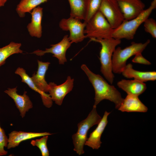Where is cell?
<instances>
[{
	"instance_id": "4fadbf2b",
	"label": "cell",
	"mask_w": 156,
	"mask_h": 156,
	"mask_svg": "<svg viewBox=\"0 0 156 156\" xmlns=\"http://www.w3.org/2000/svg\"><path fill=\"white\" fill-rule=\"evenodd\" d=\"M17 87L12 88H8L4 92L14 100L20 113V116L23 118L26 112L33 108V104L27 94V91H25L23 95H20L17 92Z\"/></svg>"
},
{
	"instance_id": "5bb4252c",
	"label": "cell",
	"mask_w": 156,
	"mask_h": 156,
	"mask_svg": "<svg viewBox=\"0 0 156 156\" xmlns=\"http://www.w3.org/2000/svg\"><path fill=\"white\" fill-rule=\"evenodd\" d=\"M110 113V112L106 111L105 112L97 126L90 134L84 145L88 146L93 149H98L100 148L102 143L101 141V136L108 123L107 118Z\"/></svg>"
},
{
	"instance_id": "9a60e30c",
	"label": "cell",
	"mask_w": 156,
	"mask_h": 156,
	"mask_svg": "<svg viewBox=\"0 0 156 156\" xmlns=\"http://www.w3.org/2000/svg\"><path fill=\"white\" fill-rule=\"evenodd\" d=\"M53 134L47 132H33L14 131L8 134V149L18 146L22 142L34 138Z\"/></svg>"
},
{
	"instance_id": "7402d4cb",
	"label": "cell",
	"mask_w": 156,
	"mask_h": 156,
	"mask_svg": "<svg viewBox=\"0 0 156 156\" xmlns=\"http://www.w3.org/2000/svg\"><path fill=\"white\" fill-rule=\"evenodd\" d=\"M21 46V43L12 42L0 48V67L5 63L6 60L10 56L23 53L20 49Z\"/></svg>"
},
{
	"instance_id": "8fae6325",
	"label": "cell",
	"mask_w": 156,
	"mask_h": 156,
	"mask_svg": "<svg viewBox=\"0 0 156 156\" xmlns=\"http://www.w3.org/2000/svg\"><path fill=\"white\" fill-rule=\"evenodd\" d=\"M74 79L68 76L63 83L57 85L54 82L49 83L48 92L53 101L61 105L65 96L73 89Z\"/></svg>"
},
{
	"instance_id": "52a82bcc",
	"label": "cell",
	"mask_w": 156,
	"mask_h": 156,
	"mask_svg": "<svg viewBox=\"0 0 156 156\" xmlns=\"http://www.w3.org/2000/svg\"><path fill=\"white\" fill-rule=\"evenodd\" d=\"M38 68L36 73H34L31 77V79L37 88L41 92V96L43 105L47 108H50L52 105L53 101L48 92L49 84L45 79L46 73L50 63L44 62L37 60Z\"/></svg>"
},
{
	"instance_id": "7a4b0ae2",
	"label": "cell",
	"mask_w": 156,
	"mask_h": 156,
	"mask_svg": "<svg viewBox=\"0 0 156 156\" xmlns=\"http://www.w3.org/2000/svg\"><path fill=\"white\" fill-rule=\"evenodd\" d=\"M90 39L92 41L99 42L101 45L99 54L101 71L107 80L112 84L114 77L112 70V55L116 47L120 44L121 40L112 37Z\"/></svg>"
},
{
	"instance_id": "d6986e66",
	"label": "cell",
	"mask_w": 156,
	"mask_h": 156,
	"mask_svg": "<svg viewBox=\"0 0 156 156\" xmlns=\"http://www.w3.org/2000/svg\"><path fill=\"white\" fill-rule=\"evenodd\" d=\"M121 73L125 77L133 78L143 82L154 81L156 79V72L155 71L143 72L134 69L131 63L127 64Z\"/></svg>"
},
{
	"instance_id": "603a6c76",
	"label": "cell",
	"mask_w": 156,
	"mask_h": 156,
	"mask_svg": "<svg viewBox=\"0 0 156 156\" xmlns=\"http://www.w3.org/2000/svg\"><path fill=\"white\" fill-rule=\"evenodd\" d=\"M103 0H87L86 16L84 22L87 23L99 10Z\"/></svg>"
},
{
	"instance_id": "3957f363",
	"label": "cell",
	"mask_w": 156,
	"mask_h": 156,
	"mask_svg": "<svg viewBox=\"0 0 156 156\" xmlns=\"http://www.w3.org/2000/svg\"><path fill=\"white\" fill-rule=\"evenodd\" d=\"M156 8V0H153L149 7L138 16L131 20H124L118 27L114 29L112 37L120 40L133 39L138 28Z\"/></svg>"
},
{
	"instance_id": "44dd1931",
	"label": "cell",
	"mask_w": 156,
	"mask_h": 156,
	"mask_svg": "<svg viewBox=\"0 0 156 156\" xmlns=\"http://www.w3.org/2000/svg\"><path fill=\"white\" fill-rule=\"evenodd\" d=\"M48 0H21L17 5L16 11L20 17H24L27 12L31 13L35 8Z\"/></svg>"
},
{
	"instance_id": "83f0119b",
	"label": "cell",
	"mask_w": 156,
	"mask_h": 156,
	"mask_svg": "<svg viewBox=\"0 0 156 156\" xmlns=\"http://www.w3.org/2000/svg\"><path fill=\"white\" fill-rule=\"evenodd\" d=\"M8 0H0V7L4 6Z\"/></svg>"
},
{
	"instance_id": "277c9868",
	"label": "cell",
	"mask_w": 156,
	"mask_h": 156,
	"mask_svg": "<svg viewBox=\"0 0 156 156\" xmlns=\"http://www.w3.org/2000/svg\"><path fill=\"white\" fill-rule=\"evenodd\" d=\"M102 118L97 113L96 107L93 108L87 117L77 124V132L72 136L74 146V151L79 155L83 154L84 151L83 146L88 138V133L93 126L98 125Z\"/></svg>"
},
{
	"instance_id": "484cf974",
	"label": "cell",
	"mask_w": 156,
	"mask_h": 156,
	"mask_svg": "<svg viewBox=\"0 0 156 156\" xmlns=\"http://www.w3.org/2000/svg\"><path fill=\"white\" fill-rule=\"evenodd\" d=\"M8 142V138L6 135L4 130L1 128L0 124V156L6 155L8 151L4 149L7 147Z\"/></svg>"
},
{
	"instance_id": "6da1fadb",
	"label": "cell",
	"mask_w": 156,
	"mask_h": 156,
	"mask_svg": "<svg viewBox=\"0 0 156 156\" xmlns=\"http://www.w3.org/2000/svg\"><path fill=\"white\" fill-rule=\"evenodd\" d=\"M81 68L88 77L94 89L95 97L93 106L96 107L101 101L106 99L114 103L116 108L118 109L124 99L117 89L114 86L109 84L100 75L92 72L86 65L83 64Z\"/></svg>"
},
{
	"instance_id": "9c48e42d",
	"label": "cell",
	"mask_w": 156,
	"mask_h": 156,
	"mask_svg": "<svg viewBox=\"0 0 156 156\" xmlns=\"http://www.w3.org/2000/svg\"><path fill=\"white\" fill-rule=\"evenodd\" d=\"M99 10L113 29L118 27L125 20L116 0H103Z\"/></svg>"
},
{
	"instance_id": "30bf717a",
	"label": "cell",
	"mask_w": 156,
	"mask_h": 156,
	"mask_svg": "<svg viewBox=\"0 0 156 156\" xmlns=\"http://www.w3.org/2000/svg\"><path fill=\"white\" fill-rule=\"evenodd\" d=\"M72 43L69 39L68 36L67 35L64 36L60 42L51 45L50 48H46L45 50L38 49L31 53L42 56L47 53H51L53 54V57L58 59L60 64H64L67 61L66 56V51Z\"/></svg>"
},
{
	"instance_id": "7c38bea8",
	"label": "cell",
	"mask_w": 156,
	"mask_h": 156,
	"mask_svg": "<svg viewBox=\"0 0 156 156\" xmlns=\"http://www.w3.org/2000/svg\"><path fill=\"white\" fill-rule=\"evenodd\" d=\"M125 20L137 17L145 10V5L141 0H116Z\"/></svg>"
},
{
	"instance_id": "5b68a950",
	"label": "cell",
	"mask_w": 156,
	"mask_h": 156,
	"mask_svg": "<svg viewBox=\"0 0 156 156\" xmlns=\"http://www.w3.org/2000/svg\"><path fill=\"white\" fill-rule=\"evenodd\" d=\"M150 42L148 40L144 43L132 42L131 44L124 49L118 47L116 49L112 56L113 73L121 74L126 66L127 60L133 55L142 52Z\"/></svg>"
},
{
	"instance_id": "8992f818",
	"label": "cell",
	"mask_w": 156,
	"mask_h": 156,
	"mask_svg": "<svg viewBox=\"0 0 156 156\" xmlns=\"http://www.w3.org/2000/svg\"><path fill=\"white\" fill-rule=\"evenodd\" d=\"M114 29L99 10L86 23L84 33L90 39L112 37Z\"/></svg>"
},
{
	"instance_id": "e0dca14e",
	"label": "cell",
	"mask_w": 156,
	"mask_h": 156,
	"mask_svg": "<svg viewBox=\"0 0 156 156\" xmlns=\"http://www.w3.org/2000/svg\"><path fill=\"white\" fill-rule=\"evenodd\" d=\"M122 112H146L148 108L138 96L127 94L118 109Z\"/></svg>"
},
{
	"instance_id": "ffe728a7",
	"label": "cell",
	"mask_w": 156,
	"mask_h": 156,
	"mask_svg": "<svg viewBox=\"0 0 156 156\" xmlns=\"http://www.w3.org/2000/svg\"><path fill=\"white\" fill-rule=\"evenodd\" d=\"M70 7V16L84 20L86 14L87 0H68Z\"/></svg>"
},
{
	"instance_id": "4316f807",
	"label": "cell",
	"mask_w": 156,
	"mask_h": 156,
	"mask_svg": "<svg viewBox=\"0 0 156 156\" xmlns=\"http://www.w3.org/2000/svg\"><path fill=\"white\" fill-rule=\"evenodd\" d=\"M135 55V57L132 60L133 62L146 65L151 64L150 62L143 57L141 53H138Z\"/></svg>"
},
{
	"instance_id": "cb8c5ba5",
	"label": "cell",
	"mask_w": 156,
	"mask_h": 156,
	"mask_svg": "<svg viewBox=\"0 0 156 156\" xmlns=\"http://www.w3.org/2000/svg\"><path fill=\"white\" fill-rule=\"evenodd\" d=\"M48 136L44 135L40 139L32 140L30 142L32 145L36 146L39 148L42 156L49 155V152L47 146V141Z\"/></svg>"
},
{
	"instance_id": "2e32d148",
	"label": "cell",
	"mask_w": 156,
	"mask_h": 156,
	"mask_svg": "<svg viewBox=\"0 0 156 156\" xmlns=\"http://www.w3.org/2000/svg\"><path fill=\"white\" fill-rule=\"evenodd\" d=\"M43 8L38 6L34 8L30 13L31 18L30 23L27 26V29L31 36L38 38L41 37L42 30V20Z\"/></svg>"
},
{
	"instance_id": "ba28073f",
	"label": "cell",
	"mask_w": 156,
	"mask_h": 156,
	"mask_svg": "<svg viewBox=\"0 0 156 156\" xmlns=\"http://www.w3.org/2000/svg\"><path fill=\"white\" fill-rule=\"evenodd\" d=\"M81 20L70 16L67 18H63L59 23L61 29L64 31H69L68 38L72 42L77 43L81 42L86 38L84 30L86 23L82 22Z\"/></svg>"
},
{
	"instance_id": "ac0fdd59",
	"label": "cell",
	"mask_w": 156,
	"mask_h": 156,
	"mask_svg": "<svg viewBox=\"0 0 156 156\" xmlns=\"http://www.w3.org/2000/svg\"><path fill=\"white\" fill-rule=\"evenodd\" d=\"M117 86L125 91L127 94L138 96L143 93L146 89V84L136 79H122L117 83Z\"/></svg>"
},
{
	"instance_id": "d4e9b609",
	"label": "cell",
	"mask_w": 156,
	"mask_h": 156,
	"mask_svg": "<svg viewBox=\"0 0 156 156\" xmlns=\"http://www.w3.org/2000/svg\"><path fill=\"white\" fill-rule=\"evenodd\" d=\"M144 30L146 32L151 35L153 38H156V22L152 18H148L144 22Z\"/></svg>"
}]
</instances>
